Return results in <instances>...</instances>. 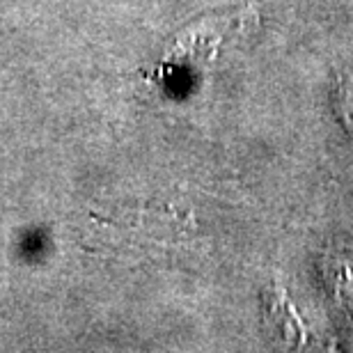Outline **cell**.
Wrapping results in <instances>:
<instances>
[{"instance_id":"1","label":"cell","mask_w":353,"mask_h":353,"mask_svg":"<svg viewBox=\"0 0 353 353\" xmlns=\"http://www.w3.org/2000/svg\"><path fill=\"white\" fill-rule=\"evenodd\" d=\"M230 28H234L232 17H211L202 19L200 23H195L190 30L176 37L170 51L165 53L163 67L170 69H193L202 67L211 55L216 53V48L221 46Z\"/></svg>"}]
</instances>
